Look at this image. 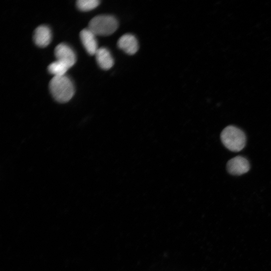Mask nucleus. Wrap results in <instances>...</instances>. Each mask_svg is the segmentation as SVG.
Here are the masks:
<instances>
[{"mask_svg": "<svg viewBox=\"0 0 271 271\" xmlns=\"http://www.w3.org/2000/svg\"><path fill=\"white\" fill-rule=\"evenodd\" d=\"M49 89L54 98L60 103L69 101L75 92L72 81L65 75L54 76L50 81Z\"/></svg>", "mask_w": 271, "mask_h": 271, "instance_id": "f257e3e1", "label": "nucleus"}, {"mask_svg": "<svg viewBox=\"0 0 271 271\" xmlns=\"http://www.w3.org/2000/svg\"><path fill=\"white\" fill-rule=\"evenodd\" d=\"M220 139L227 149L234 152H239L244 148L246 140L244 132L233 125L225 127L221 132Z\"/></svg>", "mask_w": 271, "mask_h": 271, "instance_id": "f03ea898", "label": "nucleus"}, {"mask_svg": "<svg viewBox=\"0 0 271 271\" xmlns=\"http://www.w3.org/2000/svg\"><path fill=\"white\" fill-rule=\"evenodd\" d=\"M118 23L115 17L101 15L92 18L88 24V29L95 35L107 36L113 33L118 28Z\"/></svg>", "mask_w": 271, "mask_h": 271, "instance_id": "7ed1b4c3", "label": "nucleus"}, {"mask_svg": "<svg viewBox=\"0 0 271 271\" xmlns=\"http://www.w3.org/2000/svg\"><path fill=\"white\" fill-rule=\"evenodd\" d=\"M250 169L248 161L242 156H236L229 160L226 164L227 172L232 175L239 176L247 173Z\"/></svg>", "mask_w": 271, "mask_h": 271, "instance_id": "20e7f679", "label": "nucleus"}, {"mask_svg": "<svg viewBox=\"0 0 271 271\" xmlns=\"http://www.w3.org/2000/svg\"><path fill=\"white\" fill-rule=\"evenodd\" d=\"M57 60L66 64L69 68L76 62V55L73 50L68 45L61 43L58 45L54 51Z\"/></svg>", "mask_w": 271, "mask_h": 271, "instance_id": "39448f33", "label": "nucleus"}, {"mask_svg": "<svg viewBox=\"0 0 271 271\" xmlns=\"http://www.w3.org/2000/svg\"><path fill=\"white\" fill-rule=\"evenodd\" d=\"M117 46L119 49L130 55L134 54L139 49L137 38L130 34L122 35L118 40Z\"/></svg>", "mask_w": 271, "mask_h": 271, "instance_id": "423d86ee", "label": "nucleus"}, {"mask_svg": "<svg viewBox=\"0 0 271 271\" xmlns=\"http://www.w3.org/2000/svg\"><path fill=\"white\" fill-rule=\"evenodd\" d=\"M95 35L88 28L82 30L80 33L81 42L88 54L95 55L98 50Z\"/></svg>", "mask_w": 271, "mask_h": 271, "instance_id": "0eeeda50", "label": "nucleus"}, {"mask_svg": "<svg viewBox=\"0 0 271 271\" xmlns=\"http://www.w3.org/2000/svg\"><path fill=\"white\" fill-rule=\"evenodd\" d=\"M52 34L49 27L45 25L38 27L35 30L33 39L35 43L40 47H45L51 41Z\"/></svg>", "mask_w": 271, "mask_h": 271, "instance_id": "6e6552de", "label": "nucleus"}, {"mask_svg": "<svg viewBox=\"0 0 271 271\" xmlns=\"http://www.w3.org/2000/svg\"><path fill=\"white\" fill-rule=\"evenodd\" d=\"M95 55L96 62L101 69L108 70L113 66V59L106 48L104 47L98 48Z\"/></svg>", "mask_w": 271, "mask_h": 271, "instance_id": "1a4fd4ad", "label": "nucleus"}, {"mask_svg": "<svg viewBox=\"0 0 271 271\" xmlns=\"http://www.w3.org/2000/svg\"><path fill=\"white\" fill-rule=\"evenodd\" d=\"M69 68L66 64L58 60L52 62L48 67L49 72L54 76L65 75Z\"/></svg>", "mask_w": 271, "mask_h": 271, "instance_id": "9d476101", "label": "nucleus"}, {"mask_svg": "<svg viewBox=\"0 0 271 271\" xmlns=\"http://www.w3.org/2000/svg\"><path fill=\"white\" fill-rule=\"evenodd\" d=\"M99 3L98 0H78L76 2V6L82 11H88L97 7Z\"/></svg>", "mask_w": 271, "mask_h": 271, "instance_id": "9b49d317", "label": "nucleus"}]
</instances>
